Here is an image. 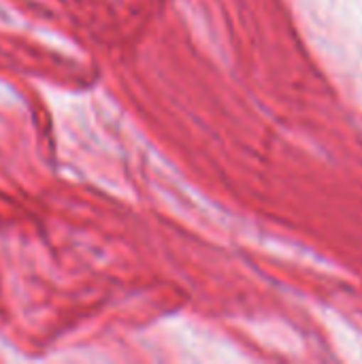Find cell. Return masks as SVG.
Listing matches in <instances>:
<instances>
[]
</instances>
